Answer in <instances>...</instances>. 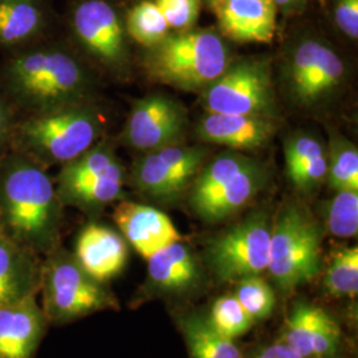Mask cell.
I'll return each instance as SVG.
<instances>
[{"instance_id":"22","label":"cell","mask_w":358,"mask_h":358,"mask_svg":"<svg viewBox=\"0 0 358 358\" xmlns=\"http://www.w3.org/2000/svg\"><path fill=\"white\" fill-rule=\"evenodd\" d=\"M44 23L38 0H0V44L16 45L34 38Z\"/></svg>"},{"instance_id":"21","label":"cell","mask_w":358,"mask_h":358,"mask_svg":"<svg viewBox=\"0 0 358 358\" xmlns=\"http://www.w3.org/2000/svg\"><path fill=\"white\" fill-rule=\"evenodd\" d=\"M149 279L155 287L169 292H180L192 287L199 276L196 263L186 245L169 244L148 259Z\"/></svg>"},{"instance_id":"31","label":"cell","mask_w":358,"mask_h":358,"mask_svg":"<svg viewBox=\"0 0 358 358\" xmlns=\"http://www.w3.org/2000/svg\"><path fill=\"white\" fill-rule=\"evenodd\" d=\"M327 226L334 236L353 238L358 232V192H337L328 206Z\"/></svg>"},{"instance_id":"11","label":"cell","mask_w":358,"mask_h":358,"mask_svg":"<svg viewBox=\"0 0 358 358\" xmlns=\"http://www.w3.org/2000/svg\"><path fill=\"white\" fill-rule=\"evenodd\" d=\"M183 124V113L178 105L165 97L153 96L133 108L125 137L137 149L157 150L176 141L182 134Z\"/></svg>"},{"instance_id":"2","label":"cell","mask_w":358,"mask_h":358,"mask_svg":"<svg viewBox=\"0 0 358 358\" xmlns=\"http://www.w3.org/2000/svg\"><path fill=\"white\" fill-rule=\"evenodd\" d=\"M11 96L34 115L69 106L85 87L76 60L59 50H34L17 55L6 66Z\"/></svg>"},{"instance_id":"29","label":"cell","mask_w":358,"mask_h":358,"mask_svg":"<svg viewBox=\"0 0 358 358\" xmlns=\"http://www.w3.org/2000/svg\"><path fill=\"white\" fill-rule=\"evenodd\" d=\"M252 162L241 155H223L215 159L211 165L206 167L205 171L194 183L192 194V205L205 199L206 196L217 192L230 179L239 174Z\"/></svg>"},{"instance_id":"13","label":"cell","mask_w":358,"mask_h":358,"mask_svg":"<svg viewBox=\"0 0 358 358\" xmlns=\"http://www.w3.org/2000/svg\"><path fill=\"white\" fill-rule=\"evenodd\" d=\"M77 38L103 63H118L124 55V32L113 7L103 0L83 1L73 13Z\"/></svg>"},{"instance_id":"27","label":"cell","mask_w":358,"mask_h":358,"mask_svg":"<svg viewBox=\"0 0 358 358\" xmlns=\"http://www.w3.org/2000/svg\"><path fill=\"white\" fill-rule=\"evenodd\" d=\"M206 319L215 332L232 341L248 332L255 324L234 294L217 299Z\"/></svg>"},{"instance_id":"1","label":"cell","mask_w":358,"mask_h":358,"mask_svg":"<svg viewBox=\"0 0 358 358\" xmlns=\"http://www.w3.org/2000/svg\"><path fill=\"white\" fill-rule=\"evenodd\" d=\"M59 207L51 178L27 155L0 164V229L32 251L50 250L57 235Z\"/></svg>"},{"instance_id":"16","label":"cell","mask_w":358,"mask_h":358,"mask_svg":"<svg viewBox=\"0 0 358 358\" xmlns=\"http://www.w3.org/2000/svg\"><path fill=\"white\" fill-rule=\"evenodd\" d=\"M127 259V243L112 229L90 224L78 235L76 262L96 282H106L117 276L125 267Z\"/></svg>"},{"instance_id":"15","label":"cell","mask_w":358,"mask_h":358,"mask_svg":"<svg viewBox=\"0 0 358 358\" xmlns=\"http://www.w3.org/2000/svg\"><path fill=\"white\" fill-rule=\"evenodd\" d=\"M222 32L241 43H269L276 31L273 0L213 1Z\"/></svg>"},{"instance_id":"10","label":"cell","mask_w":358,"mask_h":358,"mask_svg":"<svg viewBox=\"0 0 358 358\" xmlns=\"http://www.w3.org/2000/svg\"><path fill=\"white\" fill-rule=\"evenodd\" d=\"M280 341L303 358H333L340 350L341 331L322 308L297 303L285 320Z\"/></svg>"},{"instance_id":"9","label":"cell","mask_w":358,"mask_h":358,"mask_svg":"<svg viewBox=\"0 0 358 358\" xmlns=\"http://www.w3.org/2000/svg\"><path fill=\"white\" fill-rule=\"evenodd\" d=\"M205 154L201 148L165 146L157 149L136 166L134 180L140 190L154 198H173L190 183Z\"/></svg>"},{"instance_id":"25","label":"cell","mask_w":358,"mask_h":358,"mask_svg":"<svg viewBox=\"0 0 358 358\" xmlns=\"http://www.w3.org/2000/svg\"><path fill=\"white\" fill-rule=\"evenodd\" d=\"M118 165L120 162L108 149H90L88 152L77 157L76 159L65 164L59 174V192L99 178Z\"/></svg>"},{"instance_id":"38","label":"cell","mask_w":358,"mask_h":358,"mask_svg":"<svg viewBox=\"0 0 358 358\" xmlns=\"http://www.w3.org/2000/svg\"><path fill=\"white\" fill-rule=\"evenodd\" d=\"M10 128V117H8V108L4 101L3 96L0 94V150L7 140Z\"/></svg>"},{"instance_id":"26","label":"cell","mask_w":358,"mask_h":358,"mask_svg":"<svg viewBox=\"0 0 358 358\" xmlns=\"http://www.w3.org/2000/svg\"><path fill=\"white\" fill-rule=\"evenodd\" d=\"M333 297H355L358 292V248L344 247L336 251L324 279Z\"/></svg>"},{"instance_id":"23","label":"cell","mask_w":358,"mask_h":358,"mask_svg":"<svg viewBox=\"0 0 358 358\" xmlns=\"http://www.w3.org/2000/svg\"><path fill=\"white\" fill-rule=\"evenodd\" d=\"M179 327L192 358H243L235 343L215 332L206 317L187 315Z\"/></svg>"},{"instance_id":"5","label":"cell","mask_w":358,"mask_h":358,"mask_svg":"<svg viewBox=\"0 0 358 358\" xmlns=\"http://www.w3.org/2000/svg\"><path fill=\"white\" fill-rule=\"evenodd\" d=\"M321 235L299 207L288 206L271 229L268 271L282 294L313 280L320 271Z\"/></svg>"},{"instance_id":"40","label":"cell","mask_w":358,"mask_h":358,"mask_svg":"<svg viewBox=\"0 0 358 358\" xmlns=\"http://www.w3.org/2000/svg\"><path fill=\"white\" fill-rule=\"evenodd\" d=\"M210 1H211V3H213V1H215V0H210Z\"/></svg>"},{"instance_id":"34","label":"cell","mask_w":358,"mask_h":358,"mask_svg":"<svg viewBox=\"0 0 358 358\" xmlns=\"http://www.w3.org/2000/svg\"><path fill=\"white\" fill-rule=\"evenodd\" d=\"M324 154V149L319 141L307 136H299L285 146V164L287 173L291 178L308 161Z\"/></svg>"},{"instance_id":"35","label":"cell","mask_w":358,"mask_h":358,"mask_svg":"<svg viewBox=\"0 0 358 358\" xmlns=\"http://www.w3.org/2000/svg\"><path fill=\"white\" fill-rule=\"evenodd\" d=\"M327 173L328 162L325 154H321L319 157L308 161L307 164L289 179L299 190H310L327 177Z\"/></svg>"},{"instance_id":"37","label":"cell","mask_w":358,"mask_h":358,"mask_svg":"<svg viewBox=\"0 0 358 358\" xmlns=\"http://www.w3.org/2000/svg\"><path fill=\"white\" fill-rule=\"evenodd\" d=\"M251 358H303L297 355L291 346L287 345L282 341H278L272 345L266 346L259 353Z\"/></svg>"},{"instance_id":"36","label":"cell","mask_w":358,"mask_h":358,"mask_svg":"<svg viewBox=\"0 0 358 358\" xmlns=\"http://www.w3.org/2000/svg\"><path fill=\"white\" fill-rule=\"evenodd\" d=\"M336 22L349 38H358V0H340L336 8Z\"/></svg>"},{"instance_id":"20","label":"cell","mask_w":358,"mask_h":358,"mask_svg":"<svg viewBox=\"0 0 358 358\" xmlns=\"http://www.w3.org/2000/svg\"><path fill=\"white\" fill-rule=\"evenodd\" d=\"M263 183V174L255 164L245 167L217 192L192 205L198 215L217 222L230 217L254 198Z\"/></svg>"},{"instance_id":"6","label":"cell","mask_w":358,"mask_h":358,"mask_svg":"<svg viewBox=\"0 0 358 358\" xmlns=\"http://www.w3.org/2000/svg\"><path fill=\"white\" fill-rule=\"evenodd\" d=\"M271 227L262 215L234 226L208 245V263L223 282L262 276L268 269Z\"/></svg>"},{"instance_id":"24","label":"cell","mask_w":358,"mask_h":358,"mask_svg":"<svg viewBox=\"0 0 358 358\" xmlns=\"http://www.w3.org/2000/svg\"><path fill=\"white\" fill-rule=\"evenodd\" d=\"M124 173L121 165L99 178L80 183L63 192L60 196L73 205L83 207H99L110 203L122 195Z\"/></svg>"},{"instance_id":"30","label":"cell","mask_w":358,"mask_h":358,"mask_svg":"<svg viewBox=\"0 0 358 358\" xmlns=\"http://www.w3.org/2000/svg\"><path fill=\"white\" fill-rule=\"evenodd\" d=\"M236 284L234 296L248 316L255 322L268 319L276 306L275 292L268 282L262 276H251Z\"/></svg>"},{"instance_id":"3","label":"cell","mask_w":358,"mask_h":358,"mask_svg":"<svg viewBox=\"0 0 358 358\" xmlns=\"http://www.w3.org/2000/svg\"><path fill=\"white\" fill-rule=\"evenodd\" d=\"M100 133V120L88 108L65 106L34 115L15 134L27 157L47 164H68L88 152Z\"/></svg>"},{"instance_id":"33","label":"cell","mask_w":358,"mask_h":358,"mask_svg":"<svg viewBox=\"0 0 358 358\" xmlns=\"http://www.w3.org/2000/svg\"><path fill=\"white\" fill-rule=\"evenodd\" d=\"M169 28L187 29L196 22L201 0H154Z\"/></svg>"},{"instance_id":"28","label":"cell","mask_w":358,"mask_h":358,"mask_svg":"<svg viewBox=\"0 0 358 358\" xmlns=\"http://www.w3.org/2000/svg\"><path fill=\"white\" fill-rule=\"evenodd\" d=\"M130 36L146 47H154L166 38L169 26L164 15L150 0L138 3L128 15Z\"/></svg>"},{"instance_id":"17","label":"cell","mask_w":358,"mask_h":358,"mask_svg":"<svg viewBox=\"0 0 358 358\" xmlns=\"http://www.w3.org/2000/svg\"><path fill=\"white\" fill-rule=\"evenodd\" d=\"M43 332V316L32 296L0 307V358H29Z\"/></svg>"},{"instance_id":"18","label":"cell","mask_w":358,"mask_h":358,"mask_svg":"<svg viewBox=\"0 0 358 358\" xmlns=\"http://www.w3.org/2000/svg\"><path fill=\"white\" fill-rule=\"evenodd\" d=\"M273 124L262 115L211 113L199 124L201 137L234 149H255L268 141Z\"/></svg>"},{"instance_id":"39","label":"cell","mask_w":358,"mask_h":358,"mask_svg":"<svg viewBox=\"0 0 358 358\" xmlns=\"http://www.w3.org/2000/svg\"><path fill=\"white\" fill-rule=\"evenodd\" d=\"M276 3V6H288L292 4L296 0H273Z\"/></svg>"},{"instance_id":"8","label":"cell","mask_w":358,"mask_h":358,"mask_svg":"<svg viewBox=\"0 0 358 358\" xmlns=\"http://www.w3.org/2000/svg\"><path fill=\"white\" fill-rule=\"evenodd\" d=\"M206 108L219 115H262L272 103L267 68L257 63H241L226 69L206 93Z\"/></svg>"},{"instance_id":"32","label":"cell","mask_w":358,"mask_h":358,"mask_svg":"<svg viewBox=\"0 0 358 358\" xmlns=\"http://www.w3.org/2000/svg\"><path fill=\"white\" fill-rule=\"evenodd\" d=\"M329 186L336 192H358V152L352 145H340L328 165Z\"/></svg>"},{"instance_id":"7","label":"cell","mask_w":358,"mask_h":358,"mask_svg":"<svg viewBox=\"0 0 358 358\" xmlns=\"http://www.w3.org/2000/svg\"><path fill=\"white\" fill-rule=\"evenodd\" d=\"M45 309L52 320L66 321L112 306L110 296L66 256H55L44 273Z\"/></svg>"},{"instance_id":"14","label":"cell","mask_w":358,"mask_h":358,"mask_svg":"<svg viewBox=\"0 0 358 358\" xmlns=\"http://www.w3.org/2000/svg\"><path fill=\"white\" fill-rule=\"evenodd\" d=\"M344 75L341 59L317 41H304L292 60V83L297 97L312 103L333 90Z\"/></svg>"},{"instance_id":"19","label":"cell","mask_w":358,"mask_h":358,"mask_svg":"<svg viewBox=\"0 0 358 358\" xmlns=\"http://www.w3.org/2000/svg\"><path fill=\"white\" fill-rule=\"evenodd\" d=\"M36 280L38 272L31 251L0 229V307L29 297Z\"/></svg>"},{"instance_id":"4","label":"cell","mask_w":358,"mask_h":358,"mask_svg":"<svg viewBox=\"0 0 358 358\" xmlns=\"http://www.w3.org/2000/svg\"><path fill=\"white\" fill-rule=\"evenodd\" d=\"M149 69L158 81L182 90L211 85L227 69L229 55L219 36L190 31L166 36L154 45Z\"/></svg>"},{"instance_id":"12","label":"cell","mask_w":358,"mask_h":358,"mask_svg":"<svg viewBox=\"0 0 358 358\" xmlns=\"http://www.w3.org/2000/svg\"><path fill=\"white\" fill-rule=\"evenodd\" d=\"M113 217L125 239L145 259L182 241L171 219L150 206L122 202L115 207Z\"/></svg>"}]
</instances>
